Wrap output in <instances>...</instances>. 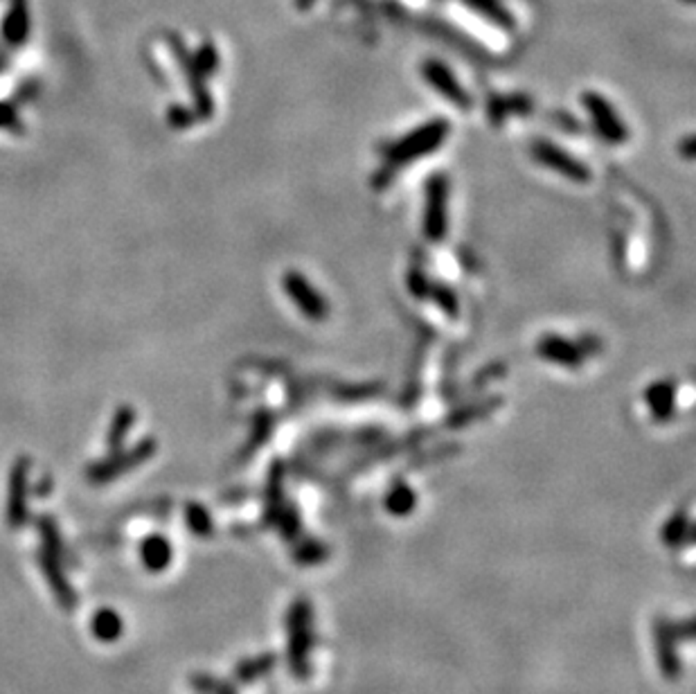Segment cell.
<instances>
[{"mask_svg":"<svg viewBox=\"0 0 696 694\" xmlns=\"http://www.w3.org/2000/svg\"><path fill=\"white\" fill-rule=\"evenodd\" d=\"M676 631H674V624L669 622H658L656 624V643H658V658L660 667H663L665 674L669 679L678 674V658L674 652V643H676Z\"/></svg>","mask_w":696,"mask_h":694,"instance_id":"11","label":"cell"},{"mask_svg":"<svg viewBox=\"0 0 696 694\" xmlns=\"http://www.w3.org/2000/svg\"><path fill=\"white\" fill-rule=\"evenodd\" d=\"M132 413L129 410H122V413H117L115 422H113L111 427V433H108V446L111 449H120L122 440H124L126 431H129V427H132Z\"/></svg>","mask_w":696,"mask_h":694,"instance_id":"21","label":"cell"},{"mask_svg":"<svg viewBox=\"0 0 696 694\" xmlns=\"http://www.w3.org/2000/svg\"><path fill=\"white\" fill-rule=\"evenodd\" d=\"M654 390L658 393V397L649 399L651 406H654V413L660 415V418H665V415H669V410H672V402H669V399H672V388L665 384H660V385H656Z\"/></svg>","mask_w":696,"mask_h":694,"instance_id":"22","label":"cell"},{"mask_svg":"<svg viewBox=\"0 0 696 694\" xmlns=\"http://www.w3.org/2000/svg\"><path fill=\"white\" fill-rule=\"evenodd\" d=\"M421 77H424L442 97L451 99V102L458 104V106H467L469 104L467 90L455 80L454 71H451L449 66H445L442 62H437V59H429V62L421 66Z\"/></svg>","mask_w":696,"mask_h":694,"instance_id":"5","label":"cell"},{"mask_svg":"<svg viewBox=\"0 0 696 694\" xmlns=\"http://www.w3.org/2000/svg\"><path fill=\"white\" fill-rule=\"evenodd\" d=\"M412 505H415V496H412L411 487H406V485H397V487L390 489L388 498H386V507H388V512H393V514L402 516V514H408V512L412 510Z\"/></svg>","mask_w":696,"mask_h":694,"instance_id":"17","label":"cell"},{"mask_svg":"<svg viewBox=\"0 0 696 694\" xmlns=\"http://www.w3.org/2000/svg\"><path fill=\"white\" fill-rule=\"evenodd\" d=\"M463 3L469 7V10L485 16L487 21L500 25V28L505 30L514 28V16H512V12L503 5V0H463Z\"/></svg>","mask_w":696,"mask_h":694,"instance_id":"14","label":"cell"},{"mask_svg":"<svg viewBox=\"0 0 696 694\" xmlns=\"http://www.w3.org/2000/svg\"><path fill=\"white\" fill-rule=\"evenodd\" d=\"M309 3H311V0H298V5H302V7H307Z\"/></svg>","mask_w":696,"mask_h":694,"instance_id":"24","label":"cell"},{"mask_svg":"<svg viewBox=\"0 0 696 694\" xmlns=\"http://www.w3.org/2000/svg\"><path fill=\"white\" fill-rule=\"evenodd\" d=\"M445 133H446V124L442 123L430 124V127H421V131H415L411 133V136L403 138V140H399L397 145H395L393 156L399 160H406V158H415V156H421V154H429V151H433L435 145L445 138Z\"/></svg>","mask_w":696,"mask_h":694,"instance_id":"8","label":"cell"},{"mask_svg":"<svg viewBox=\"0 0 696 694\" xmlns=\"http://www.w3.org/2000/svg\"><path fill=\"white\" fill-rule=\"evenodd\" d=\"M327 554V550H325V546L316 544V541H311V544H302L300 546V550L295 553V559L302 563H316L320 562V559Z\"/></svg>","mask_w":696,"mask_h":694,"instance_id":"23","label":"cell"},{"mask_svg":"<svg viewBox=\"0 0 696 694\" xmlns=\"http://www.w3.org/2000/svg\"><path fill=\"white\" fill-rule=\"evenodd\" d=\"M190 683H192V688L201 694H234V690L230 688L228 683H224V681L208 674H194L192 679H190Z\"/></svg>","mask_w":696,"mask_h":694,"instance_id":"20","label":"cell"},{"mask_svg":"<svg viewBox=\"0 0 696 694\" xmlns=\"http://www.w3.org/2000/svg\"><path fill=\"white\" fill-rule=\"evenodd\" d=\"M140 554H142V563L147 566V571L151 572H160L172 563L174 550L172 544H169L165 537L160 535H151L142 541L140 546Z\"/></svg>","mask_w":696,"mask_h":694,"instance_id":"10","label":"cell"},{"mask_svg":"<svg viewBox=\"0 0 696 694\" xmlns=\"http://www.w3.org/2000/svg\"><path fill=\"white\" fill-rule=\"evenodd\" d=\"M534 154H537V158L541 160L543 165H547V167L555 169V172L564 174V176H571V179H577V181L589 179V172H586L584 165H581L580 160L573 158L571 154H565V151L559 149L556 145H550V142H539V145L534 147Z\"/></svg>","mask_w":696,"mask_h":694,"instance_id":"9","label":"cell"},{"mask_svg":"<svg viewBox=\"0 0 696 694\" xmlns=\"http://www.w3.org/2000/svg\"><path fill=\"white\" fill-rule=\"evenodd\" d=\"M433 190H430V207H429V233L430 235H439L442 228L446 230V190L442 188L439 181H433Z\"/></svg>","mask_w":696,"mask_h":694,"instance_id":"15","label":"cell"},{"mask_svg":"<svg viewBox=\"0 0 696 694\" xmlns=\"http://www.w3.org/2000/svg\"><path fill=\"white\" fill-rule=\"evenodd\" d=\"M284 286L289 298L300 307V311H302L304 316H309V318L313 320H323L325 316H327V302L323 300V296H320L302 275H298L295 271L289 273V275L284 277Z\"/></svg>","mask_w":696,"mask_h":694,"instance_id":"6","label":"cell"},{"mask_svg":"<svg viewBox=\"0 0 696 694\" xmlns=\"http://www.w3.org/2000/svg\"><path fill=\"white\" fill-rule=\"evenodd\" d=\"M38 559V568L43 571V575H46V582L47 587L52 588V593H55L56 602H59L61 609H75L77 606V593L75 588L71 587V582H68V577H66V566L59 562L56 557H52L50 553H46V550H38L37 554Z\"/></svg>","mask_w":696,"mask_h":694,"instance_id":"4","label":"cell"},{"mask_svg":"<svg viewBox=\"0 0 696 694\" xmlns=\"http://www.w3.org/2000/svg\"><path fill=\"white\" fill-rule=\"evenodd\" d=\"M37 532H38V537H41L43 550H46V553H50L52 557L59 559L61 563H66L68 559H72L71 554H68L66 544L61 541L59 528H56V523H55V519H52V516H38V519H37Z\"/></svg>","mask_w":696,"mask_h":694,"instance_id":"13","label":"cell"},{"mask_svg":"<svg viewBox=\"0 0 696 694\" xmlns=\"http://www.w3.org/2000/svg\"><path fill=\"white\" fill-rule=\"evenodd\" d=\"M289 661L295 676H307L309 647H311V606L298 600L289 611Z\"/></svg>","mask_w":696,"mask_h":694,"instance_id":"1","label":"cell"},{"mask_svg":"<svg viewBox=\"0 0 696 694\" xmlns=\"http://www.w3.org/2000/svg\"><path fill=\"white\" fill-rule=\"evenodd\" d=\"M187 528L199 537L212 535V516L203 510L201 505H187L185 507Z\"/></svg>","mask_w":696,"mask_h":694,"instance_id":"19","label":"cell"},{"mask_svg":"<svg viewBox=\"0 0 696 694\" xmlns=\"http://www.w3.org/2000/svg\"><path fill=\"white\" fill-rule=\"evenodd\" d=\"M276 665V656H258V658H250V661H243L239 663L237 667V679L239 681H255L258 676L267 674L271 667Z\"/></svg>","mask_w":696,"mask_h":694,"instance_id":"18","label":"cell"},{"mask_svg":"<svg viewBox=\"0 0 696 694\" xmlns=\"http://www.w3.org/2000/svg\"><path fill=\"white\" fill-rule=\"evenodd\" d=\"M685 3H694V0H685Z\"/></svg>","mask_w":696,"mask_h":694,"instance_id":"25","label":"cell"},{"mask_svg":"<svg viewBox=\"0 0 696 694\" xmlns=\"http://www.w3.org/2000/svg\"><path fill=\"white\" fill-rule=\"evenodd\" d=\"M541 352L546 354L547 359H555V361H561V363H564V366H573V363L577 361L575 347L568 345V343L561 341V338H556V336L546 338V341H543Z\"/></svg>","mask_w":696,"mask_h":694,"instance_id":"16","label":"cell"},{"mask_svg":"<svg viewBox=\"0 0 696 694\" xmlns=\"http://www.w3.org/2000/svg\"><path fill=\"white\" fill-rule=\"evenodd\" d=\"M90 631L102 643H115L124 631V622L113 609H99L90 620Z\"/></svg>","mask_w":696,"mask_h":694,"instance_id":"12","label":"cell"},{"mask_svg":"<svg viewBox=\"0 0 696 694\" xmlns=\"http://www.w3.org/2000/svg\"><path fill=\"white\" fill-rule=\"evenodd\" d=\"M584 104L586 108H589L590 113V118H593L595 127H598V131L602 133L607 140L611 142H622L626 138V127L620 123V118H617V113L615 108L611 106V104L607 102V99L602 97V95L598 93H586L584 95Z\"/></svg>","mask_w":696,"mask_h":694,"instance_id":"7","label":"cell"},{"mask_svg":"<svg viewBox=\"0 0 696 694\" xmlns=\"http://www.w3.org/2000/svg\"><path fill=\"white\" fill-rule=\"evenodd\" d=\"M154 453V442H142L140 446H136L129 453H113L111 458L98 462V465L90 467L89 480L90 483H108V480H115L117 476L126 474L129 470H133L136 465L145 462L147 458H151Z\"/></svg>","mask_w":696,"mask_h":694,"instance_id":"2","label":"cell"},{"mask_svg":"<svg viewBox=\"0 0 696 694\" xmlns=\"http://www.w3.org/2000/svg\"><path fill=\"white\" fill-rule=\"evenodd\" d=\"M28 460H19L10 476V496H7V526L21 530L28 523Z\"/></svg>","mask_w":696,"mask_h":694,"instance_id":"3","label":"cell"}]
</instances>
